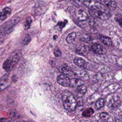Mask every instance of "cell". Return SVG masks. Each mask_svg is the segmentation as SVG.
Wrapping results in <instances>:
<instances>
[{
  "label": "cell",
  "instance_id": "cell-1",
  "mask_svg": "<svg viewBox=\"0 0 122 122\" xmlns=\"http://www.w3.org/2000/svg\"><path fill=\"white\" fill-rule=\"evenodd\" d=\"M22 56V51L20 50L15 51L3 63L2 67L7 72L10 71L16 65Z\"/></svg>",
  "mask_w": 122,
  "mask_h": 122
},
{
  "label": "cell",
  "instance_id": "cell-2",
  "mask_svg": "<svg viewBox=\"0 0 122 122\" xmlns=\"http://www.w3.org/2000/svg\"><path fill=\"white\" fill-rule=\"evenodd\" d=\"M62 101L64 108L68 111L72 112L76 107V101L73 94L69 92H65L62 94Z\"/></svg>",
  "mask_w": 122,
  "mask_h": 122
},
{
  "label": "cell",
  "instance_id": "cell-3",
  "mask_svg": "<svg viewBox=\"0 0 122 122\" xmlns=\"http://www.w3.org/2000/svg\"><path fill=\"white\" fill-rule=\"evenodd\" d=\"M89 12L92 17L102 20H107L111 16V13L109 9L105 7L102 4L98 8L89 9Z\"/></svg>",
  "mask_w": 122,
  "mask_h": 122
},
{
  "label": "cell",
  "instance_id": "cell-4",
  "mask_svg": "<svg viewBox=\"0 0 122 122\" xmlns=\"http://www.w3.org/2000/svg\"><path fill=\"white\" fill-rule=\"evenodd\" d=\"M20 21V18L15 17L11 18L0 27V39L2 40L4 36L9 34L12 30L13 27Z\"/></svg>",
  "mask_w": 122,
  "mask_h": 122
},
{
  "label": "cell",
  "instance_id": "cell-5",
  "mask_svg": "<svg viewBox=\"0 0 122 122\" xmlns=\"http://www.w3.org/2000/svg\"><path fill=\"white\" fill-rule=\"evenodd\" d=\"M70 79L68 76L64 74H60L57 77V82L63 87H69Z\"/></svg>",
  "mask_w": 122,
  "mask_h": 122
},
{
  "label": "cell",
  "instance_id": "cell-6",
  "mask_svg": "<svg viewBox=\"0 0 122 122\" xmlns=\"http://www.w3.org/2000/svg\"><path fill=\"white\" fill-rule=\"evenodd\" d=\"M10 79L9 75H5L0 79V92L6 89L10 84Z\"/></svg>",
  "mask_w": 122,
  "mask_h": 122
},
{
  "label": "cell",
  "instance_id": "cell-7",
  "mask_svg": "<svg viewBox=\"0 0 122 122\" xmlns=\"http://www.w3.org/2000/svg\"><path fill=\"white\" fill-rule=\"evenodd\" d=\"M92 51L96 54H102L106 52V49L101 45L97 43H94L91 46Z\"/></svg>",
  "mask_w": 122,
  "mask_h": 122
},
{
  "label": "cell",
  "instance_id": "cell-8",
  "mask_svg": "<svg viewBox=\"0 0 122 122\" xmlns=\"http://www.w3.org/2000/svg\"><path fill=\"white\" fill-rule=\"evenodd\" d=\"M83 4L89 9L96 8L102 6V4L96 0H84Z\"/></svg>",
  "mask_w": 122,
  "mask_h": 122
},
{
  "label": "cell",
  "instance_id": "cell-9",
  "mask_svg": "<svg viewBox=\"0 0 122 122\" xmlns=\"http://www.w3.org/2000/svg\"><path fill=\"white\" fill-rule=\"evenodd\" d=\"M101 3L109 10H114L117 6L115 0H101Z\"/></svg>",
  "mask_w": 122,
  "mask_h": 122
},
{
  "label": "cell",
  "instance_id": "cell-10",
  "mask_svg": "<svg viewBox=\"0 0 122 122\" xmlns=\"http://www.w3.org/2000/svg\"><path fill=\"white\" fill-rule=\"evenodd\" d=\"M74 63L78 67L83 68L87 69L89 68V64L85 61L83 59L80 57H76L74 59Z\"/></svg>",
  "mask_w": 122,
  "mask_h": 122
},
{
  "label": "cell",
  "instance_id": "cell-11",
  "mask_svg": "<svg viewBox=\"0 0 122 122\" xmlns=\"http://www.w3.org/2000/svg\"><path fill=\"white\" fill-rule=\"evenodd\" d=\"M76 18L80 21H83L86 20L88 18V16L87 13L81 9L78 10L75 13Z\"/></svg>",
  "mask_w": 122,
  "mask_h": 122
},
{
  "label": "cell",
  "instance_id": "cell-12",
  "mask_svg": "<svg viewBox=\"0 0 122 122\" xmlns=\"http://www.w3.org/2000/svg\"><path fill=\"white\" fill-rule=\"evenodd\" d=\"M84 84V82L77 78H71L70 79L69 87L72 88H77Z\"/></svg>",
  "mask_w": 122,
  "mask_h": 122
},
{
  "label": "cell",
  "instance_id": "cell-13",
  "mask_svg": "<svg viewBox=\"0 0 122 122\" xmlns=\"http://www.w3.org/2000/svg\"><path fill=\"white\" fill-rule=\"evenodd\" d=\"M11 10L10 7H6L3 9L0 12V20H5L11 13Z\"/></svg>",
  "mask_w": 122,
  "mask_h": 122
},
{
  "label": "cell",
  "instance_id": "cell-14",
  "mask_svg": "<svg viewBox=\"0 0 122 122\" xmlns=\"http://www.w3.org/2000/svg\"><path fill=\"white\" fill-rule=\"evenodd\" d=\"M90 51L89 47L87 45H83L81 47H78L76 51L78 54L82 55H86L88 54Z\"/></svg>",
  "mask_w": 122,
  "mask_h": 122
},
{
  "label": "cell",
  "instance_id": "cell-15",
  "mask_svg": "<svg viewBox=\"0 0 122 122\" xmlns=\"http://www.w3.org/2000/svg\"><path fill=\"white\" fill-rule=\"evenodd\" d=\"M87 90V88L84 84L77 87L76 90V93L78 97H82L85 93Z\"/></svg>",
  "mask_w": 122,
  "mask_h": 122
},
{
  "label": "cell",
  "instance_id": "cell-16",
  "mask_svg": "<svg viewBox=\"0 0 122 122\" xmlns=\"http://www.w3.org/2000/svg\"><path fill=\"white\" fill-rule=\"evenodd\" d=\"M61 72L67 76H72L74 74L73 71H72L71 68L68 66H63L60 69Z\"/></svg>",
  "mask_w": 122,
  "mask_h": 122
},
{
  "label": "cell",
  "instance_id": "cell-17",
  "mask_svg": "<svg viewBox=\"0 0 122 122\" xmlns=\"http://www.w3.org/2000/svg\"><path fill=\"white\" fill-rule=\"evenodd\" d=\"M99 38L101 41H102L104 44L109 46H111L112 45V41L110 38L101 35L99 36Z\"/></svg>",
  "mask_w": 122,
  "mask_h": 122
},
{
  "label": "cell",
  "instance_id": "cell-18",
  "mask_svg": "<svg viewBox=\"0 0 122 122\" xmlns=\"http://www.w3.org/2000/svg\"><path fill=\"white\" fill-rule=\"evenodd\" d=\"M76 37V34L74 32L69 33L66 37V41L68 43H71L75 40Z\"/></svg>",
  "mask_w": 122,
  "mask_h": 122
},
{
  "label": "cell",
  "instance_id": "cell-19",
  "mask_svg": "<svg viewBox=\"0 0 122 122\" xmlns=\"http://www.w3.org/2000/svg\"><path fill=\"white\" fill-rule=\"evenodd\" d=\"M31 41V37L29 34H26L21 40V43L24 45H27Z\"/></svg>",
  "mask_w": 122,
  "mask_h": 122
},
{
  "label": "cell",
  "instance_id": "cell-20",
  "mask_svg": "<svg viewBox=\"0 0 122 122\" xmlns=\"http://www.w3.org/2000/svg\"><path fill=\"white\" fill-rule=\"evenodd\" d=\"M32 22V19L30 17H28L25 20L23 23V27L24 29L27 30L30 28V24Z\"/></svg>",
  "mask_w": 122,
  "mask_h": 122
},
{
  "label": "cell",
  "instance_id": "cell-21",
  "mask_svg": "<svg viewBox=\"0 0 122 122\" xmlns=\"http://www.w3.org/2000/svg\"><path fill=\"white\" fill-rule=\"evenodd\" d=\"M104 104V100L102 99H100L96 102L95 107L97 110H100L103 106Z\"/></svg>",
  "mask_w": 122,
  "mask_h": 122
},
{
  "label": "cell",
  "instance_id": "cell-22",
  "mask_svg": "<svg viewBox=\"0 0 122 122\" xmlns=\"http://www.w3.org/2000/svg\"><path fill=\"white\" fill-rule=\"evenodd\" d=\"M94 113V110L93 109L90 108L86 109L82 112V116L84 117H89L91 116Z\"/></svg>",
  "mask_w": 122,
  "mask_h": 122
},
{
  "label": "cell",
  "instance_id": "cell-23",
  "mask_svg": "<svg viewBox=\"0 0 122 122\" xmlns=\"http://www.w3.org/2000/svg\"><path fill=\"white\" fill-rule=\"evenodd\" d=\"M92 37L90 35H86L81 38V40L86 42H90L92 41Z\"/></svg>",
  "mask_w": 122,
  "mask_h": 122
},
{
  "label": "cell",
  "instance_id": "cell-24",
  "mask_svg": "<svg viewBox=\"0 0 122 122\" xmlns=\"http://www.w3.org/2000/svg\"><path fill=\"white\" fill-rule=\"evenodd\" d=\"M83 0H71V2L72 5L78 7L83 4Z\"/></svg>",
  "mask_w": 122,
  "mask_h": 122
},
{
  "label": "cell",
  "instance_id": "cell-25",
  "mask_svg": "<svg viewBox=\"0 0 122 122\" xmlns=\"http://www.w3.org/2000/svg\"><path fill=\"white\" fill-rule=\"evenodd\" d=\"M115 20L121 26H122V16L121 14H117L115 16Z\"/></svg>",
  "mask_w": 122,
  "mask_h": 122
},
{
  "label": "cell",
  "instance_id": "cell-26",
  "mask_svg": "<svg viewBox=\"0 0 122 122\" xmlns=\"http://www.w3.org/2000/svg\"><path fill=\"white\" fill-rule=\"evenodd\" d=\"M109 115L106 112H102L100 114V118L102 120H106L109 119Z\"/></svg>",
  "mask_w": 122,
  "mask_h": 122
},
{
  "label": "cell",
  "instance_id": "cell-27",
  "mask_svg": "<svg viewBox=\"0 0 122 122\" xmlns=\"http://www.w3.org/2000/svg\"><path fill=\"white\" fill-rule=\"evenodd\" d=\"M53 53H54V55H55L56 57H60V56L61 55V51L59 49H55V50H54Z\"/></svg>",
  "mask_w": 122,
  "mask_h": 122
},
{
  "label": "cell",
  "instance_id": "cell-28",
  "mask_svg": "<svg viewBox=\"0 0 122 122\" xmlns=\"http://www.w3.org/2000/svg\"><path fill=\"white\" fill-rule=\"evenodd\" d=\"M116 121L122 122V116H118V117L116 118Z\"/></svg>",
  "mask_w": 122,
  "mask_h": 122
},
{
  "label": "cell",
  "instance_id": "cell-29",
  "mask_svg": "<svg viewBox=\"0 0 122 122\" xmlns=\"http://www.w3.org/2000/svg\"><path fill=\"white\" fill-rule=\"evenodd\" d=\"M5 120L3 118V119H0V121H4Z\"/></svg>",
  "mask_w": 122,
  "mask_h": 122
}]
</instances>
